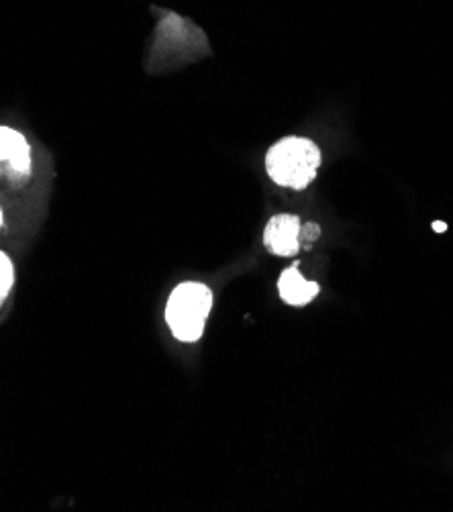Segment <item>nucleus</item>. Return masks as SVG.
I'll list each match as a JSON object with an SVG mask.
<instances>
[{
  "mask_svg": "<svg viewBox=\"0 0 453 512\" xmlns=\"http://www.w3.org/2000/svg\"><path fill=\"white\" fill-rule=\"evenodd\" d=\"M321 149L307 137H282L266 153V172L276 186L305 190L317 178Z\"/></svg>",
  "mask_w": 453,
  "mask_h": 512,
  "instance_id": "f257e3e1",
  "label": "nucleus"
},
{
  "mask_svg": "<svg viewBox=\"0 0 453 512\" xmlns=\"http://www.w3.org/2000/svg\"><path fill=\"white\" fill-rule=\"evenodd\" d=\"M213 290L203 282L178 284L166 302V325L180 343H196L205 335L207 321L213 311Z\"/></svg>",
  "mask_w": 453,
  "mask_h": 512,
  "instance_id": "f03ea898",
  "label": "nucleus"
},
{
  "mask_svg": "<svg viewBox=\"0 0 453 512\" xmlns=\"http://www.w3.org/2000/svg\"><path fill=\"white\" fill-rule=\"evenodd\" d=\"M300 219L290 213L274 215L264 229V245L278 258H294L300 251Z\"/></svg>",
  "mask_w": 453,
  "mask_h": 512,
  "instance_id": "7ed1b4c3",
  "label": "nucleus"
},
{
  "mask_svg": "<svg viewBox=\"0 0 453 512\" xmlns=\"http://www.w3.org/2000/svg\"><path fill=\"white\" fill-rule=\"evenodd\" d=\"M0 164H9V168L21 176L33 170L31 143L21 131L7 125H0Z\"/></svg>",
  "mask_w": 453,
  "mask_h": 512,
  "instance_id": "20e7f679",
  "label": "nucleus"
},
{
  "mask_svg": "<svg viewBox=\"0 0 453 512\" xmlns=\"http://www.w3.org/2000/svg\"><path fill=\"white\" fill-rule=\"evenodd\" d=\"M321 292V286L313 280H307L298 272V262H294L290 268H286L278 278V294L282 302L290 306H307L313 302Z\"/></svg>",
  "mask_w": 453,
  "mask_h": 512,
  "instance_id": "39448f33",
  "label": "nucleus"
},
{
  "mask_svg": "<svg viewBox=\"0 0 453 512\" xmlns=\"http://www.w3.org/2000/svg\"><path fill=\"white\" fill-rule=\"evenodd\" d=\"M15 280H17V270H15L11 255L0 249V294H3L5 298L11 296V292L15 288Z\"/></svg>",
  "mask_w": 453,
  "mask_h": 512,
  "instance_id": "423d86ee",
  "label": "nucleus"
},
{
  "mask_svg": "<svg viewBox=\"0 0 453 512\" xmlns=\"http://www.w3.org/2000/svg\"><path fill=\"white\" fill-rule=\"evenodd\" d=\"M319 235H321V227H319L317 223H309V225H302V227H300V241L305 239L309 245H311L315 239H319Z\"/></svg>",
  "mask_w": 453,
  "mask_h": 512,
  "instance_id": "0eeeda50",
  "label": "nucleus"
},
{
  "mask_svg": "<svg viewBox=\"0 0 453 512\" xmlns=\"http://www.w3.org/2000/svg\"><path fill=\"white\" fill-rule=\"evenodd\" d=\"M433 229H435L437 233H445V231H447V225L441 223V221H435V223H433Z\"/></svg>",
  "mask_w": 453,
  "mask_h": 512,
  "instance_id": "6e6552de",
  "label": "nucleus"
},
{
  "mask_svg": "<svg viewBox=\"0 0 453 512\" xmlns=\"http://www.w3.org/2000/svg\"><path fill=\"white\" fill-rule=\"evenodd\" d=\"M5 225V215H3V207H0V229Z\"/></svg>",
  "mask_w": 453,
  "mask_h": 512,
  "instance_id": "1a4fd4ad",
  "label": "nucleus"
},
{
  "mask_svg": "<svg viewBox=\"0 0 453 512\" xmlns=\"http://www.w3.org/2000/svg\"><path fill=\"white\" fill-rule=\"evenodd\" d=\"M7 300H9V298H5V296H3V294H0V309H3V304H5V302H7Z\"/></svg>",
  "mask_w": 453,
  "mask_h": 512,
  "instance_id": "9d476101",
  "label": "nucleus"
}]
</instances>
